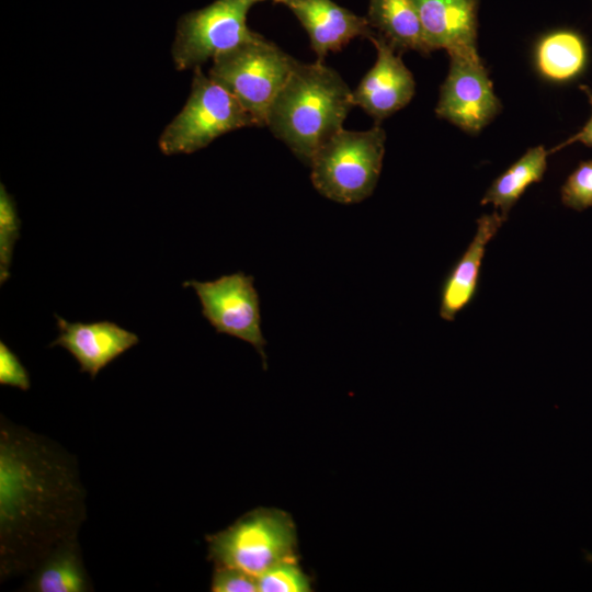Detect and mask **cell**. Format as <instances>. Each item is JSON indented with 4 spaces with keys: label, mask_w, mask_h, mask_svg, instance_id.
<instances>
[{
    "label": "cell",
    "mask_w": 592,
    "mask_h": 592,
    "mask_svg": "<svg viewBox=\"0 0 592 592\" xmlns=\"http://www.w3.org/2000/svg\"><path fill=\"white\" fill-rule=\"evenodd\" d=\"M244 127L259 126L234 95L197 67L185 105L166 126L158 145L167 156L192 153Z\"/></svg>",
    "instance_id": "6"
},
{
    "label": "cell",
    "mask_w": 592,
    "mask_h": 592,
    "mask_svg": "<svg viewBox=\"0 0 592 592\" xmlns=\"http://www.w3.org/2000/svg\"><path fill=\"white\" fill-rule=\"evenodd\" d=\"M21 220L14 198L0 185V283L10 276V266L16 240L20 237Z\"/></svg>",
    "instance_id": "19"
},
{
    "label": "cell",
    "mask_w": 592,
    "mask_h": 592,
    "mask_svg": "<svg viewBox=\"0 0 592 592\" xmlns=\"http://www.w3.org/2000/svg\"><path fill=\"white\" fill-rule=\"evenodd\" d=\"M0 384L27 390L30 376L19 357L4 342H0Z\"/></svg>",
    "instance_id": "23"
},
{
    "label": "cell",
    "mask_w": 592,
    "mask_h": 592,
    "mask_svg": "<svg viewBox=\"0 0 592 592\" xmlns=\"http://www.w3.org/2000/svg\"><path fill=\"white\" fill-rule=\"evenodd\" d=\"M306 30L318 61L356 37L375 33L368 21L332 0H298L288 7Z\"/></svg>",
    "instance_id": "13"
},
{
    "label": "cell",
    "mask_w": 592,
    "mask_h": 592,
    "mask_svg": "<svg viewBox=\"0 0 592 592\" xmlns=\"http://www.w3.org/2000/svg\"><path fill=\"white\" fill-rule=\"evenodd\" d=\"M582 89L588 95L589 101L592 106V91L587 87H583ZM573 143H582L587 146H592V114H591L590 119L587 122V124L577 134H574L573 136L565 140L563 143L559 144L558 146H556L554 149L549 150L548 152L549 153L555 152L561 149L562 147L571 145Z\"/></svg>",
    "instance_id": "24"
},
{
    "label": "cell",
    "mask_w": 592,
    "mask_h": 592,
    "mask_svg": "<svg viewBox=\"0 0 592 592\" xmlns=\"http://www.w3.org/2000/svg\"><path fill=\"white\" fill-rule=\"evenodd\" d=\"M424 39L449 56L476 55L477 0H415Z\"/></svg>",
    "instance_id": "12"
},
{
    "label": "cell",
    "mask_w": 592,
    "mask_h": 592,
    "mask_svg": "<svg viewBox=\"0 0 592 592\" xmlns=\"http://www.w3.org/2000/svg\"><path fill=\"white\" fill-rule=\"evenodd\" d=\"M59 335L50 346L66 349L79 363L80 372L93 379L100 371L136 345L138 337L112 321L69 322L55 315Z\"/></svg>",
    "instance_id": "11"
},
{
    "label": "cell",
    "mask_w": 592,
    "mask_h": 592,
    "mask_svg": "<svg viewBox=\"0 0 592 592\" xmlns=\"http://www.w3.org/2000/svg\"><path fill=\"white\" fill-rule=\"evenodd\" d=\"M369 41L377 52L376 61L352 91V101L378 124L411 101L415 82L400 55L383 36L374 33Z\"/></svg>",
    "instance_id": "10"
},
{
    "label": "cell",
    "mask_w": 592,
    "mask_h": 592,
    "mask_svg": "<svg viewBox=\"0 0 592 592\" xmlns=\"http://www.w3.org/2000/svg\"><path fill=\"white\" fill-rule=\"evenodd\" d=\"M259 592H310L311 579L297 565V559L275 563L257 577Z\"/></svg>",
    "instance_id": "20"
},
{
    "label": "cell",
    "mask_w": 592,
    "mask_h": 592,
    "mask_svg": "<svg viewBox=\"0 0 592 592\" xmlns=\"http://www.w3.org/2000/svg\"><path fill=\"white\" fill-rule=\"evenodd\" d=\"M210 591L213 592H259L255 576L240 569L215 567Z\"/></svg>",
    "instance_id": "22"
},
{
    "label": "cell",
    "mask_w": 592,
    "mask_h": 592,
    "mask_svg": "<svg viewBox=\"0 0 592 592\" xmlns=\"http://www.w3.org/2000/svg\"><path fill=\"white\" fill-rule=\"evenodd\" d=\"M298 60L261 34L217 55L208 76L265 127L269 109Z\"/></svg>",
    "instance_id": "4"
},
{
    "label": "cell",
    "mask_w": 592,
    "mask_h": 592,
    "mask_svg": "<svg viewBox=\"0 0 592 592\" xmlns=\"http://www.w3.org/2000/svg\"><path fill=\"white\" fill-rule=\"evenodd\" d=\"M548 155L549 152L544 146L527 149L519 160L491 183L480 204L492 205L494 210L506 220L511 208L526 189L543 179L547 169Z\"/></svg>",
    "instance_id": "17"
},
{
    "label": "cell",
    "mask_w": 592,
    "mask_h": 592,
    "mask_svg": "<svg viewBox=\"0 0 592 592\" xmlns=\"http://www.w3.org/2000/svg\"><path fill=\"white\" fill-rule=\"evenodd\" d=\"M505 219L498 213L481 215L469 246L445 278L441 289L440 316L453 321L475 297L486 247Z\"/></svg>",
    "instance_id": "14"
},
{
    "label": "cell",
    "mask_w": 592,
    "mask_h": 592,
    "mask_svg": "<svg viewBox=\"0 0 592 592\" xmlns=\"http://www.w3.org/2000/svg\"><path fill=\"white\" fill-rule=\"evenodd\" d=\"M86 492L72 455L49 439L2 419L0 572L33 571L55 548L77 539Z\"/></svg>",
    "instance_id": "1"
},
{
    "label": "cell",
    "mask_w": 592,
    "mask_h": 592,
    "mask_svg": "<svg viewBox=\"0 0 592 592\" xmlns=\"http://www.w3.org/2000/svg\"><path fill=\"white\" fill-rule=\"evenodd\" d=\"M25 588L36 592H86L93 590L84 569L77 539L61 544L43 559L33 570Z\"/></svg>",
    "instance_id": "16"
},
{
    "label": "cell",
    "mask_w": 592,
    "mask_h": 592,
    "mask_svg": "<svg viewBox=\"0 0 592 592\" xmlns=\"http://www.w3.org/2000/svg\"><path fill=\"white\" fill-rule=\"evenodd\" d=\"M366 19L373 31L399 54L405 50L423 55L431 53L424 39L415 0H369Z\"/></svg>",
    "instance_id": "15"
},
{
    "label": "cell",
    "mask_w": 592,
    "mask_h": 592,
    "mask_svg": "<svg viewBox=\"0 0 592 592\" xmlns=\"http://www.w3.org/2000/svg\"><path fill=\"white\" fill-rule=\"evenodd\" d=\"M386 133L377 124L366 130L342 128L310 161L311 183L325 197L355 204L369 197L378 182Z\"/></svg>",
    "instance_id": "3"
},
{
    "label": "cell",
    "mask_w": 592,
    "mask_h": 592,
    "mask_svg": "<svg viewBox=\"0 0 592 592\" xmlns=\"http://www.w3.org/2000/svg\"><path fill=\"white\" fill-rule=\"evenodd\" d=\"M565 206L583 210L592 207V160L582 161L567 178L560 191Z\"/></svg>",
    "instance_id": "21"
},
{
    "label": "cell",
    "mask_w": 592,
    "mask_h": 592,
    "mask_svg": "<svg viewBox=\"0 0 592 592\" xmlns=\"http://www.w3.org/2000/svg\"><path fill=\"white\" fill-rule=\"evenodd\" d=\"M253 282L252 276L236 272L214 281L190 280L183 286L195 291L202 314L216 332L250 343L266 368V341L261 329L260 300Z\"/></svg>",
    "instance_id": "8"
},
{
    "label": "cell",
    "mask_w": 592,
    "mask_h": 592,
    "mask_svg": "<svg viewBox=\"0 0 592 592\" xmlns=\"http://www.w3.org/2000/svg\"><path fill=\"white\" fill-rule=\"evenodd\" d=\"M208 560L215 567L243 570L255 577L277 562L297 559L296 527L277 509L259 508L227 528L206 536Z\"/></svg>",
    "instance_id": "5"
},
{
    "label": "cell",
    "mask_w": 592,
    "mask_h": 592,
    "mask_svg": "<svg viewBox=\"0 0 592 592\" xmlns=\"http://www.w3.org/2000/svg\"><path fill=\"white\" fill-rule=\"evenodd\" d=\"M354 106L352 90L323 61H297L273 100L265 127L303 162L343 128Z\"/></svg>",
    "instance_id": "2"
},
{
    "label": "cell",
    "mask_w": 592,
    "mask_h": 592,
    "mask_svg": "<svg viewBox=\"0 0 592 592\" xmlns=\"http://www.w3.org/2000/svg\"><path fill=\"white\" fill-rule=\"evenodd\" d=\"M449 58L435 113L467 133H477L500 112V101L478 54Z\"/></svg>",
    "instance_id": "9"
},
{
    "label": "cell",
    "mask_w": 592,
    "mask_h": 592,
    "mask_svg": "<svg viewBox=\"0 0 592 592\" xmlns=\"http://www.w3.org/2000/svg\"><path fill=\"white\" fill-rule=\"evenodd\" d=\"M259 1L262 2V1H265V0H259ZM271 1L277 2V3H283L286 7H289L291 4H293L294 2H296L298 0H271Z\"/></svg>",
    "instance_id": "25"
},
{
    "label": "cell",
    "mask_w": 592,
    "mask_h": 592,
    "mask_svg": "<svg viewBox=\"0 0 592 592\" xmlns=\"http://www.w3.org/2000/svg\"><path fill=\"white\" fill-rule=\"evenodd\" d=\"M539 72L555 81L577 76L584 67L587 50L582 38L571 31L553 32L540 39L536 48Z\"/></svg>",
    "instance_id": "18"
},
{
    "label": "cell",
    "mask_w": 592,
    "mask_h": 592,
    "mask_svg": "<svg viewBox=\"0 0 592 592\" xmlns=\"http://www.w3.org/2000/svg\"><path fill=\"white\" fill-rule=\"evenodd\" d=\"M259 0H215L185 13L177 25L172 60L178 70L195 69L208 59L252 39L247 14Z\"/></svg>",
    "instance_id": "7"
}]
</instances>
